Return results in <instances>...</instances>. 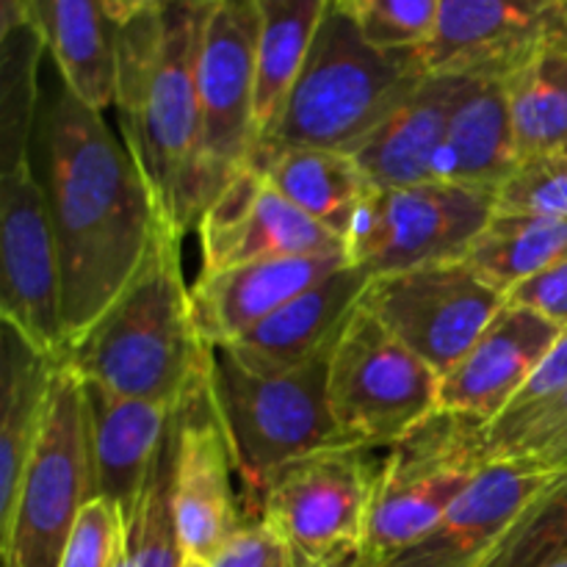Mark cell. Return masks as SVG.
Here are the masks:
<instances>
[{"label": "cell", "instance_id": "7", "mask_svg": "<svg viewBox=\"0 0 567 567\" xmlns=\"http://www.w3.org/2000/svg\"><path fill=\"white\" fill-rule=\"evenodd\" d=\"M487 424L437 410L380 463L360 559L385 563L424 537L491 465Z\"/></svg>", "mask_w": 567, "mask_h": 567}, {"label": "cell", "instance_id": "40", "mask_svg": "<svg viewBox=\"0 0 567 567\" xmlns=\"http://www.w3.org/2000/svg\"><path fill=\"white\" fill-rule=\"evenodd\" d=\"M31 22V0H0V33Z\"/></svg>", "mask_w": 567, "mask_h": 567}, {"label": "cell", "instance_id": "6", "mask_svg": "<svg viewBox=\"0 0 567 567\" xmlns=\"http://www.w3.org/2000/svg\"><path fill=\"white\" fill-rule=\"evenodd\" d=\"M97 498L92 421L83 380L59 365L39 441L11 513L0 520L3 567H59L78 515Z\"/></svg>", "mask_w": 567, "mask_h": 567}, {"label": "cell", "instance_id": "32", "mask_svg": "<svg viewBox=\"0 0 567 567\" xmlns=\"http://www.w3.org/2000/svg\"><path fill=\"white\" fill-rule=\"evenodd\" d=\"M567 559V465L524 509L482 567H554Z\"/></svg>", "mask_w": 567, "mask_h": 567}, {"label": "cell", "instance_id": "25", "mask_svg": "<svg viewBox=\"0 0 567 567\" xmlns=\"http://www.w3.org/2000/svg\"><path fill=\"white\" fill-rule=\"evenodd\" d=\"M31 22L61 81L97 111L114 109L120 25L103 0H31Z\"/></svg>", "mask_w": 567, "mask_h": 567}, {"label": "cell", "instance_id": "36", "mask_svg": "<svg viewBox=\"0 0 567 567\" xmlns=\"http://www.w3.org/2000/svg\"><path fill=\"white\" fill-rule=\"evenodd\" d=\"M127 554V515L111 498L97 496L81 509L59 567H120Z\"/></svg>", "mask_w": 567, "mask_h": 567}, {"label": "cell", "instance_id": "45", "mask_svg": "<svg viewBox=\"0 0 567 567\" xmlns=\"http://www.w3.org/2000/svg\"><path fill=\"white\" fill-rule=\"evenodd\" d=\"M332 3H338V0H332Z\"/></svg>", "mask_w": 567, "mask_h": 567}, {"label": "cell", "instance_id": "17", "mask_svg": "<svg viewBox=\"0 0 567 567\" xmlns=\"http://www.w3.org/2000/svg\"><path fill=\"white\" fill-rule=\"evenodd\" d=\"M559 468L529 460H496L446 515L413 546L365 567H482L524 509L551 485Z\"/></svg>", "mask_w": 567, "mask_h": 567}, {"label": "cell", "instance_id": "3", "mask_svg": "<svg viewBox=\"0 0 567 567\" xmlns=\"http://www.w3.org/2000/svg\"><path fill=\"white\" fill-rule=\"evenodd\" d=\"M183 236L161 221L142 269L103 310L64 363L120 396L181 408L208 377L214 347L199 336L181 258Z\"/></svg>", "mask_w": 567, "mask_h": 567}, {"label": "cell", "instance_id": "9", "mask_svg": "<svg viewBox=\"0 0 567 567\" xmlns=\"http://www.w3.org/2000/svg\"><path fill=\"white\" fill-rule=\"evenodd\" d=\"M377 449L343 443L282 465L266 482L255 524H266L293 557L313 567L363 548L380 463Z\"/></svg>", "mask_w": 567, "mask_h": 567}, {"label": "cell", "instance_id": "28", "mask_svg": "<svg viewBox=\"0 0 567 567\" xmlns=\"http://www.w3.org/2000/svg\"><path fill=\"white\" fill-rule=\"evenodd\" d=\"M518 158L567 153V39L504 81Z\"/></svg>", "mask_w": 567, "mask_h": 567}, {"label": "cell", "instance_id": "27", "mask_svg": "<svg viewBox=\"0 0 567 567\" xmlns=\"http://www.w3.org/2000/svg\"><path fill=\"white\" fill-rule=\"evenodd\" d=\"M260 172L288 203L341 238L371 192L354 155L341 150H286L266 161Z\"/></svg>", "mask_w": 567, "mask_h": 567}, {"label": "cell", "instance_id": "41", "mask_svg": "<svg viewBox=\"0 0 567 567\" xmlns=\"http://www.w3.org/2000/svg\"><path fill=\"white\" fill-rule=\"evenodd\" d=\"M103 3L105 9H109V14L116 20V25H122V22H127L131 17L147 11L150 6H155L158 0H103Z\"/></svg>", "mask_w": 567, "mask_h": 567}, {"label": "cell", "instance_id": "30", "mask_svg": "<svg viewBox=\"0 0 567 567\" xmlns=\"http://www.w3.org/2000/svg\"><path fill=\"white\" fill-rule=\"evenodd\" d=\"M44 44L33 22L0 33V172L31 161Z\"/></svg>", "mask_w": 567, "mask_h": 567}, {"label": "cell", "instance_id": "26", "mask_svg": "<svg viewBox=\"0 0 567 567\" xmlns=\"http://www.w3.org/2000/svg\"><path fill=\"white\" fill-rule=\"evenodd\" d=\"M332 0H258V147L277 125ZM255 147V153H258Z\"/></svg>", "mask_w": 567, "mask_h": 567}, {"label": "cell", "instance_id": "4", "mask_svg": "<svg viewBox=\"0 0 567 567\" xmlns=\"http://www.w3.org/2000/svg\"><path fill=\"white\" fill-rule=\"evenodd\" d=\"M430 72L419 50H380L365 42L347 9L330 3L282 114L258 153L255 169L286 150H341L365 142Z\"/></svg>", "mask_w": 567, "mask_h": 567}, {"label": "cell", "instance_id": "1", "mask_svg": "<svg viewBox=\"0 0 567 567\" xmlns=\"http://www.w3.org/2000/svg\"><path fill=\"white\" fill-rule=\"evenodd\" d=\"M42 153L70 349L142 269L164 216L122 133L61 78L42 116Z\"/></svg>", "mask_w": 567, "mask_h": 567}, {"label": "cell", "instance_id": "37", "mask_svg": "<svg viewBox=\"0 0 567 567\" xmlns=\"http://www.w3.org/2000/svg\"><path fill=\"white\" fill-rule=\"evenodd\" d=\"M210 567H293V557L269 526L244 524Z\"/></svg>", "mask_w": 567, "mask_h": 567}, {"label": "cell", "instance_id": "43", "mask_svg": "<svg viewBox=\"0 0 567 567\" xmlns=\"http://www.w3.org/2000/svg\"><path fill=\"white\" fill-rule=\"evenodd\" d=\"M181 567H210V563H205V559H194V557H183V565Z\"/></svg>", "mask_w": 567, "mask_h": 567}, {"label": "cell", "instance_id": "23", "mask_svg": "<svg viewBox=\"0 0 567 567\" xmlns=\"http://www.w3.org/2000/svg\"><path fill=\"white\" fill-rule=\"evenodd\" d=\"M64 360L42 352L14 324L0 327V520L11 513L39 441Z\"/></svg>", "mask_w": 567, "mask_h": 567}, {"label": "cell", "instance_id": "19", "mask_svg": "<svg viewBox=\"0 0 567 567\" xmlns=\"http://www.w3.org/2000/svg\"><path fill=\"white\" fill-rule=\"evenodd\" d=\"M347 264H352L349 252L338 249L255 260L230 269H203L192 286V308L199 336L214 349L236 343L275 310Z\"/></svg>", "mask_w": 567, "mask_h": 567}, {"label": "cell", "instance_id": "18", "mask_svg": "<svg viewBox=\"0 0 567 567\" xmlns=\"http://www.w3.org/2000/svg\"><path fill=\"white\" fill-rule=\"evenodd\" d=\"M559 327L507 302L441 380V410L485 424L502 419L559 338Z\"/></svg>", "mask_w": 567, "mask_h": 567}, {"label": "cell", "instance_id": "2", "mask_svg": "<svg viewBox=\"0 0 567 567\" xmlns=\"http://www.w3.org/2000/svg\"><path fill=\"white\" fill-rule=\"evenodd\" d=\"M216 0H158L116 33L114 111L161 216L197 230L199 53Z\"/></svg>", "mask_w": 567, "mask_h": 567}, {"label": "cell", "instance_id": "8", "mask_svg": "<svg viewBox=\"0 0 567 567\" xmlns=\"http://www.w3.org/2000/svg\"><path fill=\"white\" fill-rule=\"evenodd\" d=\"M327 402L349 441L391 449L441 410V377L358 308L327 363Z\"/></svg>", "mask_w": 567, "mask_h": 567}, {"label": "cell", "instance_id": "42", "mask_svg": "<svg viewBox=\"0 0 567 567\" xmlns=\"http://www.w3.org/2000/svg\"><path fill=\"white\" fill-rule=\"evenodd\" d=\"M313 567H365V565H363V559H360V551H358V554H349V557L332 559V563L313 565Z\"/></svg>", "mask_w": 567, "mask_h": 567}, {"label": "cell", "instance_id": "11", "mask_svg": "<svg viewBox=\"0 0 567 567\" xmlns=\"http://www.w3.org/2000/svg\"><path fill=\"white\" fill-rule=\"evenodd\" d=\"M258 0H216L199 53V208L252 164Z\"/></svg>", "mask_w": 567, "mask_h": 567}, {"label": "cell", "instance_id": "24", "mask_svg": "<svg viewBox=\"0 0 567 567\" xmlns=\"http://www.w3.org/2000/svg\"><path fill=\"white\" fill-rule=\"evenodd\" d=\"M513 114L504 81L471 78L449 122L446 138L437 153L432 177L460 186L498 192L504 181L518 169Z\"/></svg>", "mask_w": 567, "mask_h": 567}, {"label": "cell", "instance_id": "15", "mask_svg": "<svg viewBox=\"0 0 567 567\" xmlns=\"http://www.w3.org/2000/svg\"><path fill=\"white\" fill-rule=\"evenodd\" d=\"M567 39V0H443L419 50L430 75L507 81L537 53Z\"/></svg>", "mask_w": 567, "mask_h": 567}, {"label": "cell", "instance_id": "10", "mask_svg": "<svg viewBox=\"0 0 567 567\" xmlns=\"http://www.w3.org/2000/svg\"><path fill=\"white\" fill-rule=\"evenodd\" d=\"M496 214V192L430 181L365 194L347 227L349 260L369 277L465 260Z\"/></svg>", "mask_w": 567, "mask_h": 567}, {"label": "cell", "instance_id": "21", "mask_svg": "<svg viewBox=\"0 0 567 567\" xmlns=\"http://www.w3.org/2000/svg\"><path fill=\"white\" fill-rule=\"evenodd\" d=\"M468 83L471 78L465 75H426L424 83L352 150L371 186L404 188L435 181L432 166Z\"/></svg>", "mask_w": 567, "mask_h": 567}, {"label": "cell", "instance_id": "33", "mask_svg": "<svg viewBox=\"0 0 567 567\" xmlns=\"http://www.w3.org/2000/svg\"><path fill=\"white\" fill-rule=\"evenodd\" d=\"M487 457L529 460V463L565 468L567 465V388L540 408L504 413L487 424Z\"/></svg>", "mask_w": 567, "mask_h": 567}, {"label": "cell", "instance_id": "22", "mask_svg": "<svg viewBox=\"0 0 567 567\" xmlns=\"http://www.w3.org/2000/svg\"><path fill=\"white\" fill-rule=\"evenodd\" d=\"M89 421H92V454L97 474V496L111 498L133 513L147 482L153 460L164 446L177 408L120 396L114 391L83 380Z\"/></svg>", "mask_w": 567, "mask_h": 567}, {"label": "cell", "instance_id": "44", "mask_svg": "<svg viewBox=\"0 0 567 567\" xmlns=\"http://www.w3.org/2000/svg\"><path fill=\"white\" fill-rule=\"evenodd\" d=\"M554 567H567V559H563V563H557Z\"/></svg>", "mask_w": 567, "mask_h": 567}, {"label": "cell", "instance_id": "16", "mask_svg": "<svg viewBox=\"0 0 567 567\" xmlns=\"http://www.w3.org/2000/svg\"><path fill=\"white\" fill-rule=\"evenodd\" d=\"M197 233L203 269L347 249L341 236L288 203L255 166L227 183L225 192L205 208Z\"/></svg>", "mask_w": 567, "mask_h": 567}, {"label": "cell", "instance_id": "20", "mask_svg": "<svg viewBox=\"0 0 567 567\" xmlns=\"http://www.w3.org/2000/svg\"><path fill=\"white\" fill-rule=\"evenodd\" d=\"M369 280L360 266L347 264L225 349L241 363L264 371H291L330 358L349 319L358 313Z\"/></svg>", "mask_w": 567, "mask_h": 567}, {"label": "cell", "instance_id": "35", "mask_svg": "<svg viewBox=\"0 0 567 567\" xmlns=\"http://www.w3.org/2000/svg\"><path fill=\"white\" fill-rule=\"evenodd\" d=\"M498 214H540L567 219V153L520 161L498 186Z\"/></svg>", "mask_w": 567, "mask_h": 567}, {"label": "cell", "instance_id": "29", "mask_svg": "<svg viewBox=\"0 0 567 567\" xmlns=\"http://www.w3.org/2000/svg\"><path fill=\"white\" fill-rule=\"evenodd\" d=\"M563 258H567V219L498 210L465 255V260L504 293Z\"/></svg>", "mask_w": 567, "mask_h": 567}, {"label": "cell", "instance_id": "31", "mask_svg": "<svg viewBox=\"0 0 567 567\" xmlns=\"http://www.w3.org/2000/svg\"><path fill=\"white\" fill-rule=\"evenodd\" d=\"M172 457H175V421H172L164 446L155 454L136 507L127 515V565L131 567H181L186 557L177 537L175 515H172Z\"/></svg>", "mask_w": 567, "mask_h": 567}, {"label": "cell", "instance_id": "34", "mask_svg": "<svg viewBox=\"0 0 567 567\" xmlns=\"http://www.w3.org/2000/svg\"><path fill=\"white\" fill-rule=\"evenodd\" d=\"M365 42L380 50H421L435 33L443 0H338Z\"/></svg>", "mask_w": 567, "mask_h": 567}, {"label": "cell", "instance_id": "5", "mask_svg": "<svg viewBox=\"0 0 567 567\" xmlns=\"http://www.w3.org/2000/svg\"><path fill=\"white\" fill-rule=\"evenodd\" d=\"M327 363L316 360L291 371H264L216 347L210 360V396L230 443L241 509L255 524L266 482L282 465L321 449L352 443L327 402Z\"/></svg>", "mask_w": 567, "mask_h": 567}, {"label": "cell", "instance_id": "12", "mask_svg": "<svg viewBox=\"0 0 567 567\" xmlns=\"http://www.w3.org/2000/svg\"><path fill=\"white\" fill-rule=\"evenodd\" d=\"M507 293L468 260L371 277L360 308L380 319L437 377H446L491 327Z\"/></svg>", "mask_w": 567, "mask_h": 567}, {"label": "cell", "instance_id": "13", "mask_svg": "<svg viewBox=\"0 0 567 567\" xmlns=\"http://www.w3.org/2000/svg\"><path fill=\"white\" fill-rule=\"evenodd\" d=\"M0 316L64 360V286L48 188L31 161L0 172Z\"/></svg>", "mask_w": 567, "mask_h": 567}, {"label": "cell", "instance_id": "38", "mask_svg": "<svg viewBox=\"0 0 567 567\" xmlns=\"http://www.w3.org/2000/svg\"><path fill=\"white\" fill-rule=\"evenodd\" d=\"M507 302L543 316L559 330H567V258L515 286L507 293Z\"/></svg>", "mask_w": 567, "mask_h": 567}, {"label": "cell", "instance_id": "14", "mask_svg": "<svg viewBox=\"0 0 567 567\" xmlns=\"http://www.w3.org/2000/svg\"><path fill=\"white\" fill-rule=\"evenodd\" d=\"M236 465L210 396V371L177 408L172 457V515L186 557L214 563L247 524Z\"/></svg>", "mask_w": 567, "mask_h": 567}, {"label": "cell", "instance_id": "39", "mask_svg": "<svg viewBox=\"0 0 567 567\" xmlns=\"http://www.w3.org/2000/svg\"><path fill=\"white\" fill-rule=\"evenodd\" d=\"M565 388H567V330L559 332L554 347L548 349V354L540 360V365H537L535 374L529 377V382H526L524 391L518 393V399L509 404L507 413H520V410L540 408V404L557 399Z\"/></svg>", "mask_w": 567, "mask_h": 567}]
</instances>
